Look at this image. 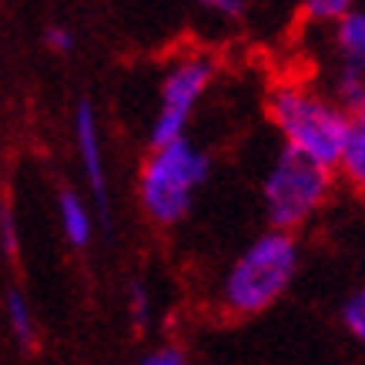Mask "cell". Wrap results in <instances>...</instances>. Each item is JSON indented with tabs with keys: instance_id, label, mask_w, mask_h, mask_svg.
<instances>
[{
	"instance_id": "52a82bcc",
	"label": "cell",
	"mask_w": 365,
	"mask_h": 365,
	"mask_svg": "<svg viewBox=\"0 0 365 365\" xmlns=\"http://www.w3.org/2000/svg\"><path fill=\"white\" fill-rule=\"evenodd\" d=\"M339 171L349 178L352 188L365 191V101L355 111H349V138H345Z\"/></svg>"
},
{
	"instance_id": "30bf717a",
	"label": "cell",
	"mask_w": 365,
	"mask_h": 365,
	"mask_svg": "<svg viewBox=\"0 0 365 365\" xmlns=\"http://www.w3.org/2000/svg\"><path fill=\"white\" fill-rule=\"evenodd\" d=\"M332 98L342 104L345 111H355L359 104L365 101V74L352 71V67H339L335 74V84H332Z\"/></svg>"
},
{
	"instance_id": "3957f363",
	"label": "cell",
	"mask_w": 365,
	"mask_h": 365,
	"mask_svg": "<svg viewBox=\"0 0 365 365\" xmlns=\"http://www.w3.org/2000/svg\"><path fill=\"white\" fill-rule=\"evenodd\" d=\"M208 155H201L188 138L155 148L141 171V201L148 215L161 225L181 222L191 208L195 191L208 178Z\"/></svg>"
},
{
	"instance_id": "6da1fadb",
	"label": "cell",
	"mask_w": 365,
	"mask_h": 365,
	"mask_svg": "<svg viewBox=\"0 0 365 365\" xmlns=\"http://www.w3.org/2000/svg\"><path fill=\"white\" fill-rule=\"evenodd\" d=\"M268 114L288 151L329 171L339 168L349 138V111L335 98L305 84H282L268 98Z\"/></svg>"
},
{
	"instance_id": "7a4b0ae2",
	"label": "cell",
	"mask_w": 365,
	"mask_h": 365,
	"mask_svg": "<svg viewBox=\"0 0 365 365\" xmlns=\"http://www.w3.org/2000/svg\"><path fill=\"white\" fill-rule=\"evenodd\" d=\"M299 272V245L292 232H265L245 248L228 268L222 299L235 315H258L288 292Z\"/></svg>"
},
{
	"instance_id": "ac0fdd59",
	"label": "cell",
	"mask_w": 365,
	"mask_h": 365,
	"mask_svg": "<svg viewBox=\"0 0 365 365\" xmlns=\"http://www.w3.org/2000/svg\"><path fill=\"white\" fill-rule=\"evenodd\" d=\"M201 4L218 14H228V17H238V14H242V0H201Z\"/></svg>"
},
{
	"instance_id": "ba28073f",
	"label": "cell",
	"mask_w": 365,
	"mask_h": 365,
	"mask_svg": "<svg viewBox=\"0 0 365 365\" xmlns=\"http://www.w3.org/2000/svg\"><path fill=\"white\" fill-rule=\"evenodd\" d=\"M335 47L345 67L365 74V11L355 7L349 17L335 24Z\"/></svg>"
},
{
	"instance_id": "5bb4252c",
	"label": "cell",
	"mask_w": 365,
	"mask_h": 365,
	"mask_svg": "<svg viewBox=\"0 0 365 365\" xmlns=\"http://www.w3.org/2000/svg\"><path fill=\"white\" fill-rule=\"evenodd\" d=\"M0 242H4V252L17 255V225H14V211L11 205H0Z\"/></svg>"
},
{
	"instance_id": "9c48e42d",
	"label": "cell",
	"mask_w": 365,
	"mask_h": 365,
	"mask_svg": "<svg viewBox=\"0 0 365 365\" xmlns=\"http://www.w3.org/2000/svg\"><path fill=\"white\" fill-rule=\"evenodd\" d=\"M61 218H64V232H67V238H71V245L84 248V245L91 242V215L74 191H64V195H61Z\"/></svg>"
},
{
	"instance_id": "8fae6325",
	"label": "cell",
	"mask_w": 365,
	"mask_h": 365,
	"mask_svg": "<svg viewBox=\"0 0 365 365\" xmlns=\"http://www.w3.org/2000/svg\"><path fill=\"white\" fill-rule=\"evenodd\" d=\"M355 11V0H305V17L315 24H339Z\"/></svg>"
},
{
	"instance_id": "7c38bea8",
	"label": "cell",
	"mask_w": 365,
	"mask_h": 365,
	"mask_svg": "<svg viewBox=\"0 0 365 365\" xmlns=\"http://www.w3.org/2000/svg\"><path fill=\"white\" fill-rule=\"evenodd\" d=\"M342 325L359 345H365V288L352 292L342 305Z\"/></svg>"
},
{
	"instance_id": "9a60e30c",
	"label": "cell",
	"mask_w": 365,
	"mask_h": 365,
	"mask_svg": "<svg viewBox=\"0 0 365 365\" xmlns=\"http://www.w3.org/2000/svg\"><path fill=\"white\" fill-rule=\"evenodd\" d=\"M148 309H151V305H148V288L138 282V285H131V315H134V325H138V329L148 325Z\"/></svg>"
},
{
	"instance_id": "8992f818",
	"label": "cell",
	"mask_w": 365,
	"mask_h": 365,
	"mask_svg": "<svg viewBox=\"0 0 365 365\" xmlns=\"http://www.w3.org/2000/svg\"><path fill=\"white\" fill-rule=\"evenodd\" d=\"M78 148H81V165L88 175V185L101 205V215L108 222V188H104V155H101V138L98 121H94V108L88 101L78 104Z\"/></svg>"
},
{
	"instance_id": "4fadbf2b",
	"label": "cell",
	"mask_w": 365,
	"mask_h": 365,
	"mask_svg": "<svg viewBox=\"0 0 365 365\" xmlns=\"http://www.w3.org/2000/svg\"><path fill=\"white\" fill-rule=\"evenodd\" d=\"M7 312H11V325L21 345H31L34 342V322H31V309H27V302H24L21 292H11L7 295Z\"/></svg>"
},
{
	"instance_id": "277c9868",
	"label": "cell",
	"mask_w": 365,
	"mask_h": 365,
	"mask_svg": "<svg viewBox=\"0 0 365 365\" xmlns=\"http://www.w3.org/2000/svg\"><path fill=\"white\" fill-rule=\"evenodd\" d=\"M332 191V171L312 165L309 158L282 148L265 178V208L275 232H292L305 225L325 205Z\"/></svg>"
},
{
	"instance_id": "5b68a950",
	"label": "cell",
	"mask_w": 365,
	"mask_h": 365,
	"mask_svg": "<svg viewBox=\"0 0 365 365\" xmlns=\"http://www.w3.org/2000/svg\"><path fill=\"white\" fill-rule=\"evenodd\" d=\"M211 74H215V64L208 57H185L171 67L165 88H161V108H158L155 128H151V148H165V144L185 138V124L208 88Z\"/></svg>"
},
{
	"instance_id": "2e32d148",
	"label": "cell",
	"mask_w": 365,
	"mask_h": 365,
	"mask_svg": "<svg viewBox=\"0 0 365 365\" xmlns=\"http://www.w3.org/2000/svg\"><path fill=\"white\" fill-rule=\"evenodd\" d=\"M144 365H188V359H185V352H181V349L165 345V349H158V352L148 355V359H144Z\"/></svg>"
},
{
	"instance_id": "e0dca14e",
	"label": "cell",
	"mask_w": 365,
	"mask_h": 365,
	"mask_svg": "<svg viewBox=\"0 0 365 365\" xmlns=\"http://www.w3.org/2000/svg\"><path fill=\"white\" fill-rule=\"evenodd\" d=\"M47 44L64 54V51L74 47V37H71V31H64V27H51V31H47Z\"/></svg>"
}]
</instances>
